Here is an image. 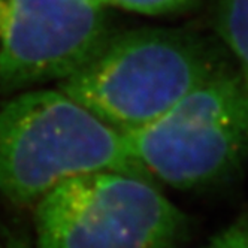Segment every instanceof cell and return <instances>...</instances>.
Here are the masks:
<instances>
[{
    "instance_id": "obj_1",
    "label": "cell",
    "mask_w": 248,
    "mask_h": 248,
    "mask_svg": "<svg viewBox=\"0 0 248 248\" xmlns=\"http://www.w3.org/2000/svg\"><path fill=\"white\" fill-rule=\"evenodd\" d=\"M229 66L214 45L186 30L111 33L57 88L121 135L148 126Z\"/></svg>"
},
{
    "instance_id": "obj_2",
    "label": "cell",
    "mask_w": 248,
    "mask_h": 248,
    "mask_svg": "<svg viewBox=\"0 0 248 248\" xmlns=\"http://www.w3.org/2000/svg\"><path fill=\"white\" fill-rule=\"evenodd\" d=\"M121 172L150 180L124 136L60 90L21 93L0 106V196L36 203L77 176Z\"/></svg>"
},
{
    "instance_id": "obj_3",
    "label": "cell",
    "mask_w": 248,
    "mask_h": 248,
    "mask_svg": "<svg viewBox=\"0 0 248 248\" xmlns=\"http://www.w3.org/2000/svg\"><path fill=\"white\" fill-rule=\"evenodd\" d=\"M123 136L132 160L151 181L176 190L218 184L248 158V84L233 66Z\"/></svg>"
},
{
    "instance_id": "obj_4",
    "label": "cell",
    "mask_w": 248,
    "mask_h": 248,
    "mask_svg": "<svg viewBox=\"0 0 248 248\" xmlns=\"http://www.w3.org/2000/svg\"><path fill=\"white\" fill-rule=\"evenodd\" d=\"M34 248H180L188 220L151 180L77 176L36 202Z\"/></svg>"
},
{
    "instance_id": "obj_5",
    "label": "cell",
    "mask_w": 248,
    "mask_h": 248,
    "mask_svg": "<svg viewBox=\"0 0 248 248\" xmlns=\"http://www.w3.org/2000/svg\"><path fill=\"white\" fill-rule=\"evenodd\" d=\"M109 36L103 6L87 0H0V88L60 82Z\"/></svg>"
},
{
    "instance_id": "obj_6",
    "label": "cell",
    "mask_w": 248,
    "mask_h": 248,
    "mask_svg": "<svg viewBox=\"0 0 248 248\" xmlns=\"http://www.w3.org/2000/svg\"><path fill=\"white\" fill-rule=\"evenodd\" d=\"M216 30L248 84V0H214Z\"/></svg>"
},
{
    "instance_id": "obj_7",
    "label": "cell",
    "mask_w": 248,
    "mask_h": 248,
    "mask_svg": "<svg viewBox=\"0 0 248 248\" xmlns=\"http://www.w3.org/2000/svg\"><path fill=\"white\" fill-rule=\"evenodd\" d=\"M196 2L198 0H106V5L145 15H169L184 12Z\"/></svg>"
},
{
    "instance_id": "obj_8",
    "label": "cell",
    "mask_w": 248,
    "mask_h": 248,
    "mask_svg": "<svg viewBox=\"0 0 248 248\" xmlns=\"http://www.w3.org/2000/svg\"><path fill=\"white\" fill-rule=\"evenodd\" d=\"M196 248H248V217H244L221 230Z\"/></svg>"
},
{
    "instance_id": "obj_9",
    "label": "cell",
    "mask_w": 248,
    "mask_h": 248,
    "mask_svg": "<svg viewBox=\"0 0 248 248\" xmlns=\"http://www.w3.org/2000/svg\"><path fill=\"white\" fill-rule=\"evenodd\" d=\"M87 2H90L93 5H97V6H105L106 5V0H87Z\"/></svg>"
},
{
    "instance_id": "obj_10",
    "label": "cell",
    "mask_w": 248,
    "mask_h": 248,
    "mask_svg": "<svg viewBox=\"0 0 248 248\" xmlns=\"http://www.w3.org/2000/svg\"><path fill=\"white\" fill-rule=\"evenodd\" d=\"M0 248H3V247H0Z\"/></svg>"
}]
</instances>
